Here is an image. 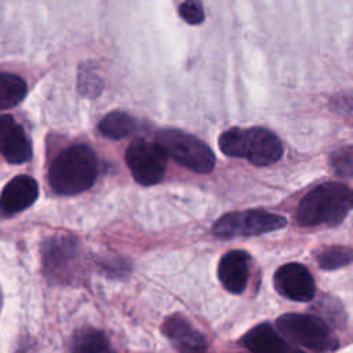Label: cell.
Returning <instances> with one entry per match:
<instances>
[{"mask_svg": "<svg viewBox=\"0 0 353 353\" xmlns=\"http://www.w3.org/2000/svg\"><path fill=\"white\" fill-rule=\"evenodd\" d=\"M316 261L323 270H336L353 262V250L345 245H327L316 252Z\"/></svg>", "mask_w": 353, "mask_h": 353, "instance_id": "obj_17", "label": "cell"}, {"mask_svg": "<svg viewBox=\"0 0 353 353\" xmlns=\"http://www.w3.org/2000/svg\"><path fill=\"white\" fill-rule=\"evenodd\" d=\"M125 163L139 185L152 186L164 178L167 154L157 142L135 139L125 150Z\"/></svg>", "mask_w": 353, "mask_h": 353, "instance_id": "obj_7", "label": "cell"}, {"mask_svg": "<svg viewBox=\"0 0 353 353\" xmlns=\"http://www.w3.org/2000/svg\"><path fill=\"white\" fill-rule=\"evenodd\" d=\"M179 15L189 25H199L204 21L203 6H201V3L194 1V0L183 1L179 6Z\"/></svg>", "mask_w": 353, "mask_h": 353, "instance_id": "obj_20", "label": "cell"}, {"mask_svg": "<svg viewBox=\"0 0 353 353\" xmlns=\"http://www.w3.org/2000/svg\"><path fill=\"white\" fill-rule=\"evenodd\" d=\"M218 146L223 154L245 159L258 167L274 164L284 152L280 138L263 127L229 128L219 135Z\"/></svg>", "mask_w": 353, "mask_h": 353, "instance_id": "obj_3", "label": "cell"}, {"mask_svg": "<svg viewBox=\"0 0 353 353\" xmlns=\"http://www.w3.org/2000/svg\"><path fill=\"white\" fill-rule=\"evenodd\" d=\"M98 175L94 150L77 143L63 149L51 163L48 181L52 190L62 196H74L90 189Z\"/></svg>", "mask_w": 353, "mask_h": 353, "instance_id": "obj_2", "label": "cell"}, {"mask_svg": "<svg viewBox=\"0 0 353 353\" xmlns=\"http://www.w3.org/2000/svg\"><path fill=\"white\" fill-rule=\"evenodd\" d=\"M157 143L175 163L197 174H208L215 167L212 149L197 137L178 130L164 128L156 135Z\"/></svg>", "mask_w": 353, "mask_h": 353, "instance_id": "obj_5", "label": "cell"}, {"mask_svg": "<svg viewBox=\"0 0 353 353\" xmlns=\"http://www.w3.org/2000/svg\"><path fill=\"white\" fill-rule=\"evenodd\" d=\"M353 208V190L339 182H324L307 192L298 204L296 221L303 228L339 225Z\"/></svg>", "mask_w": 353, "mask_h": 353, "instance_id": "obj_1", "label": "cell"}, {"mask_svg": "<svg viewBox=\"0 0 353 353\" xmlns=\"http://www.w3.org/2000/svg\"><path fill=\"white\" fill-rule=\"evenodd\" d=\"M72 353H110L106 335L95 328H83L73 338Z\"/></svg>", "mask_w": 353, "mask_h": 353, "instance_id": "obj_16", "label": "cell"}, {"mask_svg": "<svg viewBox=\"0 0 353 353\" xmlns=\"http://www.w3.org/2000/svg\"><path fill=\"white\" fill-rule=\"evenodd\" d=\"M287 226L283 215L265 210H244L223 214L215 221L211 232L218 239L259 236Z\"/></svg>", "mask_w": 353, "mask_h": 353, "instance_id": "obj_6", "label": "cell"}, {"mask_svg": "<svg viewBox=\"0 0 353 353\" xmlns=\"http://www.w3.org/2000/svg\"><path fill=\"white\" fill-rule=\"evenodd\" d=\"M137 120L125 112L114 110L102 117L98 124L99 132L110 139H121L137 130Z\"/></svg>", "mask_w": 353, "mask_h": 353, "instance_id": "obj_14", "label": "cell"}, {"mask_svg": "<svg viewBox=\"0 0 353 353\" xmlns=\"http://www.w3.org/2000/svg\"><path fill=\"white\" fill-rule=\"evenodd\" d=\"M39 197V185L29 175L14 176L0 193V215L11 216L29 208Z\"/></svg>", "mask_w": 353, "mask_h": 353, "instance_id": "obj_10", "label": "cell"}, {"mask_svg": "<svg viewBox=\"0 0 353 353\" xmlns=\"http://www.w3.org/2000/svg\"><path fill=\"white\" fill-rule=\"evenodd\" d=\"M251 255L244 250H230L222 255L216 274L223 288L232 294H241L248 283Z\"/></svg>", "mask_w": 353, "mask_h": 353, "instance_id": "obj_11", "label": "cell"}, {"mask_svg": "<svg viewBox=\"0 0 353 353\" xmlns=\"http://www.w3.org/2000/svg\"><path fill=\"white\" fill-rule=\"evenodd\" d=\"M332 171L343 178H353V146L336 149L330 159Z\"/></svg>", "mask_w": 353, "mask_h": 353, "instance_id": "obj_18", "label": "cell"}, {"mask_svg": "<svg viewBox=\"0 0 353 353\" xmlns=\"http://www.w3.org/2000/svg\"><path fill=\"white\" fill-rule=\"evenodd\" d=\"M240 342L251 353H285L290 347L288 342L269 323L252 327Z\"/></svg>", "mask_w": 353, "mask_h": 353, "instance_id": "obj_13", "label": "cell"}, {"mask_svg": "<svg viewBox=\"0 0 353 353\" xmlns=\"http://www.w3.org/2000/svg\"><path fill=\"white\" fill-rule=\"evenodd\" d=\"M161 330L179 353H205L207 350L204 335L181 314L170 316Z\"/></svg>", "mask_w": 353, "mask_h": 353, "instance_id": "obj_12", "label": "cell"}, {"mask_svg": "<svg viewBox=\"0 0 353 353\" xmlns=\"http://www.w3.org/2000/svg\"><path fill=\"white\" fill-rule=\"evenodd\" d=\"M285 353H306V352H303V350H299V349H296V347H288L287 349V352Z\"/></svg>", "mask_w": 353, "mask_h": 353, "instance_id": "obj_21", "label": "cell"}, {"mask_svg": "<svg viewBox=\"0 0 353 353\" xmlns=\"http://www.w3.org/2000/svg\"><path fill=\"white\" fill-rule=\"evenodd\" d=\"M276 331L285 341L316 353L332 352L339 346L328 324L313 314L285 313L276 320Z\"/></svg>", "mask_w": 353, "mask_h": 353, "instance_id": "obj_4", "label": "cell"}, {"mask_svg": "<svg viewBox=\"0 0 353 353\" xmlns=\"http://www.w3.org/2000/svg\"><path fill=\"white\" fill-rule=\"evenodd\" d=\"M0 154L10 164H23L33 154L30 139L11 114L0 116Z\"/></svg>", "mask_w": 353, "mask_h": 353, "instance_id": "obj_9", "label": "cell"}, {"mask_svg": "<svg viewBox=\"0 0 353 353\" xmlns=\"http://www.w3.org/2000/svg\"><path fill=\"white\" fill-rule=\"evenodd\" d=\"M26 81L14 73H0V110L11 109L26 97Z\"/></svg>", "mask_w": 353, "mask_h": 353, "instance_id": "obj_15", "label": "cell"}, {"mask_svg": "<svg viewBox=\"0 0 353 353\" xmlns=\"http://www.w3.org/2000/svg\"><path fill=\"white\" fill-rule=\"evenodd\" d=\"M273 284L280 295L296 302H309L316 292L310 272L298 262L281 265L273 276Z\"/></svg>", "mask_w": 353, "mask_h": 353, "instance_id": "obj_8", "label": "cell"}, {"mask_svg": "<svg viewBox=\"0 0 353 353\" xmlns=\"http://www.w3.org/2000/svg\"><path fill=\"white\" fill-rule=\"evenodd\" d=\"M101 80L91 68H81L79 73V91L85 97H95L101 92Z\"/></svg>", "mask_w": 353, "mask_h": 353, "instance_id": "obj_19", "label": "cell"}]
</instances>
